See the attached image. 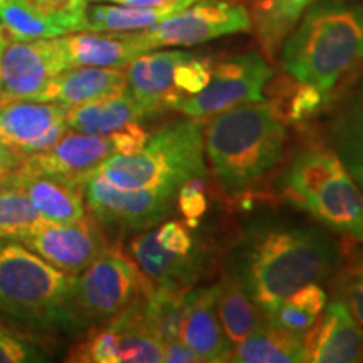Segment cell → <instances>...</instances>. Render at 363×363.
<instances>
[{
    "instance_id": "cell-1",
    "label": "cell",
    "mask_w": 363,
    "mask_h": 363,
    "mask_svg": "<svg viewBox=\"0 0 363 363\" xmlns=\"http://www.w3.org/2000/svg\"><path fill=\"white\" fill-rule=\"evenodd\" d=\"M338 262V246L316 227L256 222L235 242L227 272L271 316L299 288L328 281Z\"/></svg>"
},
{
    "instance_id": "cell-2",
    "label": "cell",
    "mask_w": 363,
    "mask_h": 363,
    "mask_svg": "<svg viewBox=\"0 0 363 363\" xmlns=\"http://www.w3.org/2000/svg\"><path fill=\"white\" fill-rule=\"evenodd\" d=\"M363 65V4L315 0L281 45V66L294 81L330 96Z\"/></svg>"
},
{
    "instance_id": "cell-3",
    "label": "cell",
    "mask_w": 363,
    "mask_h": 363,
    "mask_svg": "<svg viewBox=\"0 0 363 363\" xmlns=\"http://www.w3.org/2000/svg\"><path fill=\"white\" fill-rule=\"evenodd\" d=\"M288 128L278 103L249 101L211 116L206 155L227 194L259 182L283 158Z\"/></svg>"
},
{
    "instance_id": "cell-4",
    "label": "cell",
    "mask_w": 363,
    "mask_h": 363,
    "mask_svg": "<svg viewBox=\"0 0 363 363\" xmlns=\"http://www.w3.org/2000/svg\"><path fill=\"white\" fill-rule=\"evenodd\" d=\"M289 206L340 235L363 242V190L330 147L299 152L279 180Z\"/></svg>"
},
{
    "instance_id": "cell-5",
    "label": "cell",
    "mask_w": 363,
    "mask_h": 363,
    "mask_svg": "<svg viewBox=\"0 0 363 363\" xmlns=\"http://www.w3.org/2000/svg\"><path fill=\"white\" fill-rule=\"evenodd\" d=\"M203 126L202 118L175 121L150 135L140 152L113 155L93 172L121 189L177 192L180 185L207 175Z\"/></svg>"
},
{
    "instance_id": "cell-6",
    "label": "cell",
    "mask_w": 363,
    "mask_h": 363,
    "mask_svg": "<svg viewBox=\"0 0 363 363\" xmlns=\"http://www.w3.org/2000/svg\"><path fill=\"white\" fill-rule=\"evenodd\" d=\"M74 276L57 269L19 240L0 242V313L34 326L69 325Z\"/></svg>"
},
{
    "instance_id": "cell-7",
    "label": "cell",
    "mask_w": 363,
    "mask_h": 363,
    "mask_svg": "<svg viewBox=\"0 0 363 363\" xmlns=\"http://www.w3.org/2000/svg\"><path fill=\"white\" fill-rule=\"evenodd\" d=\"M155 288L130 252L108 246L91 264L74 276L67 306L69 325L88 326L110 320Z\"/></svg>"
},
{
    "instance_id": "cell-8",
    "label": "cell",
    "mask_w": 363,
    "mask_h": 363,
    "mask_svg": "<svg viewBox=\"0 0 363 363\" xmlns=\"http://www.w3.org/2000/svg\"><path fill=\"white\" fill-rule=\"evenodd\" d=\"M150 133L138 123L108 135H88L67 130L43 152L24 157L16 174L59 177L81 185V179L113 155H131L148 142Z\"/></svg>"
},
{
    "instance_id": "cell-9",
    "label": "cell",
    "mask_w": 363,
    "mask_h": 363,
    "mask_svg": "<svg viewBox=\"0 0 363 363\" xmlns=\"http://www.w3.org/2000/svg\"><path fill=\"white\" fill-rule=\"evenodd\" d=\"M143 301L94 325L67 353L74 363H160L163 345L150 325Z\"/></svg>"
},
{
    "instance_id": "cell-10",
    "label": "cell",
    "mask_w": 363,
    "mask_h": 363,
    "mask_svg": "<svg viewBox=\"0 0 363 363\" xmlns=\"http://www.w3.org/2000/svg\"><path fill=\"white\" fill-rule=\"evenodd\" d=\"M251 29V12L239 0H199L160 24L133 33L148 52L162 48H190Z\"/></svg>"
},
{
    "instance_id": "cell-11",
    "label": "cell",
    "mask_w": 363,
    "mask_h": 363,
    "mask_svg": "<svg viewBox=\"0 0 363 363\" xmlns=\"http://www.w3.org/2000/svg\"><path fill=\"white\" fill-rule=\"evenodd\" d=\"M86 211L103 227L145 230L157 225L177 201V192L157 189H121L91 170L81 179Z\"/></svg>"
},
{
    "instance_id": "cell-12",
    "label": "cell",
    "mask_w": 363,
    "mask_h": 363,
    "mask_svg": "<svg viewBox=\"0 0 363 363\" xmlns=\"http://www.w3.org/2000/svg\"><path fill=\"white\" fill-rule=\"evenodd\" d=\"M274 71L259 52L251 51L224 59L212 67L208 84L185 99L179 111L189 118H211L249 101H261L262 89Z\"/></svg>"
},
{
    "instance_id": "cell-13",
    "label": "cell",
    "mask_w": 363,
    "mask_h": 363,
    "mask_svg": "<svg viewBox=\"0 0 363 363\" xmlns=\"http://www.w3.org/2000/svg\"><path fill=\"white\" fill-rule=\"evenodd\" d=\"M21 242L49 264L71 276L84 271L110 246L104 227L91 214L65 224L44 220Z\"/></svg>"
},
{
    "instance_id": "cell-14",
    "label": "cell",
    "mask_w": 363,
    "mask_h": 363,
    "mask_svg": "<svg viewBox=\"0 0 363 363\" xmlns=\"http://www.w3.org/2000/svg\"><path fill=\"white\" fill-rule=\"evenodd\" d=\"M66 69L57 38L7 40L0 66V104L29 99Z\"/></svg>"
},
{
    "instance_id": "cell-15",
    "label": "cell",
    "mask_w": 363,
    "mask_h": 363,
    "mask_svg": "<svg viewBox=\"0 0 363 363\" xmlns=\"http://www.w3.org/2000/svg\"><path fill=\"white\" fill-rule=\"evenodd\" d=\"M88 0H0L9 40L54 39L86 30Z\"/></svg>"
},
{
    "instance_id": "cell-16",
    "label": "cell",
    "mask_w": 363,
    "mask_h": 363,
    "mask_svg": "<svg viewBox=\"0 0 363 363\" xmlns=\"http://www.w3.org/2000/svg\"><path fill=\"white\" fill-rule=\"evenodd\" d=\"M62 104L17 99L0 104V143L22 157L43 152L67 131Z\"/></svg>"
},
{
    "instance_id": "cell-17",
    "label": "cell",
    "mask_w": 363,
    "mask_h": 363,
    "mask_svg": "<svg viewBox=\"0 0 363 363\" xmlns=\"http://www.w3.org/2000/svg\"><path fill=\"white\" fill-rule=\"evenodd\" d=\"M306 362H363V328L345 299L335 294L305 335Z\"/></svg>"
},
{
    "instance_id": "cell-18",
    "label": "cell",
    "mask_w": 363,
    "mask_h": 363,
    "mask_svg": "<svg viewBox=\"0 0 363 363\" xmlns=\"http://www.w3.org/2000/svg\"><path fill=\"white\" fill-rule=\"evenodd\" d=\"M192 52L180 49H153L143 52L125 67L126 91L142 106L147 116H155L167 110H177L174 93L175 69Z\"/></svg>"
},
{
    "instance_id": "cell-19",
    "label": "cell",
    "mask_w": 363,
    "mask_h": 363,
    "mask_svg": "<svg viewBox=\"0 0 363 363\" xmlns=\"http://www.w3.org/2000/svg\"><path fill=\"white\" fill-rule=\"evenodd\" d=\"M217 284L187 289L182 296L179 338L201 362H229L233 345L222 330L217 313Z\"/></svg>"
},
{
    "instance_id": "cell-20",
    "label": "cell",
    "mask_w": 363,
    "mask_h": 363,
    "mask_svg": "<svg viewBox=\"0 0 363 363\" xmlns=\"http://www.w3.org/2000/svg\"><path fill=\"white\" fill-rule=\"evenodd\" d=\"M128 252L155 288L185 293L201 279L206 266L202 251L177 254L157 242L155 230L136 234L128 244Z\"/></svg>"
},
{
    "instance_id": "cell-21",
    "label": "cell",
    "mask_w": 363,
    "mask_h": 363,
    "mask_svg": "<svg viewBox=\"0 0 363 363\" xmlns=\"http://www.w3.org/2000/svg\"><path fill=\"white\" fill-rule=\"evenodd\" d=\"M123 91H126L125 69L79 66L62 71L27 101L74 106Z\"/></svg>"
},
{
    "instance_id": "cell-22",
    "label": "cell",
    "mask_w": 363,
    "mask_h": 363,
    "mask_svg": "<svg viewBox=\"0 0 363 363\" xmlns=\"http://www.w3.org/2000/svg\"><path fill=\"white\" fill-rule=\"evenodd\" d=\"M67 69L79 66L125 69L145 52L135 33H93L81 30L57 38Z\"/></svg>"
},
{
    "instance_id": "cell-23",
    "label": "cell",
    "mask_w": 363,
    "mask_h": 363,
    "mask_svg": "<svg viewBox=\"0 0 363 363\" xmlns=\"http://www.w3.org/2000/svg\"><path fill=\"white\" fill-rule=\"evenodd\" d=\"M9 179L24 190L35 212L45 222L65 224L83 219L88 214L79 184L59 177L21 175L16 172Z\"/></svg>"
},
{
    "instance_id": "cell-24",
    "label": "cell",
    "mask_w": 363,
    "mask_h": 363,
    "mask_svg": "<svg viewBox=\"0 0 363 363\" xmlns=\"http://www.w3.org/2000/svg\"><path fill=\"white\" fill-rule=\"evenodd\" d=\"M147 118L128 91L111 94L94 101L66 108L65 121L67 130L88 135H108L125 126L140 123Z\"/></svg>"
},
{
    "instance_id": "cell-25",
    "label": "cell",
    "mask_w": 363,
    "mask_h": 363,
    "mask_svg": "<svg viewBox=\"0 0 363 363\" xmlns=\"http://www.w3.org/2000/svg\"><path fill=\"white\" fill-rule=\"evenodd\" d=\"M199 0H172L163 6L130 7L116 4L89 2L86 12V30L93 33H133L160 24L177 12L184 11Z\"/></svg>"
},
{
    "instance_id": "cell-26",
    "label": "cell",
    "mask_w": 363,
    "mask_h": 363,
    "mask_svg": "<svg viewBox=\"0 0 363 363\" xmlns=\"http://www.w3.org/2000/svg\"><path fill=\"white\" fill-rule=\"evenodd\" d=\"M235 363H298L306 362L305 335L293 333L266 321L247 338L234 345L230 360Z\"/></svg>"
},
{
    "instance_id": "cell-27",
    "label": "cell",
    "mask_w": 363,
    "mask_h": 363,
    "mask_svg": "<svg viewBox=\"0 0 363 363\" xmlns=\"http://www.w3.org/2000/svg\"><path fill=\"white\" fill-rule=\"evenodd\" d=\"M328 140L330 148L363 190V84L331 120Z\"/></svg>"
},
{
    "instance_id": "cell-28",
    "label": "cell",
    "mask_w": 363,
    "mask_h": 363,
    "mask_svg": "<svg viewBox=\"0 0 363 363\" xmlns=\"http://www.w3.org/2000/svg\"><path fill=\"white\" fill-rule=\"evenodd\" d=\"M216 303L222 330L233 347L259 328L267 318L230 272L217 283Z\"/></svg>"
},
{
    "instance_id": "cell-29",
    "label": "cell",
    "mask_w": 363,
    "mask_h": 363,
    "mask_svg": "<svg viewBox=\"0 0 363 363\" xmlns=\"http://www.w3.org/2000/svg\"><path fill=\"white\" fill-rule=\"evenodd\" d=\"M315 0H257L252 26L256 24L261 48L269 59L278 54L284 39Z\"/></svg>"
},
{
    "instance_id": "cell-30",
    "label": "cell",
    "mask_w": 363,
    "mask_h": 363,
    "mask_svg": "<svg viewBox=\"0 0 363 363\" xmlns=\"http://www.w3.org/2000/svg\"><path fill=\"white\" fill-rule=\"evenodd\" d=\"M24 190L6 177L0 180V242L21 240L43 224Z\"/></svg>"
},
{
    "instance_id": "cell-31",
    "label": "cell",
    "mask_w": 363,
    "mask_h": 363,
    "mask_svg": "<svg viewBox=\"0 0 363 363\" xmlns=\"http://www.w3.org/2000/svg\"><path fill=\"white\" fill-rule=\"evenodd\" d=\"M212 67H214V62L211 59L197 57L195 54L185 59L184 62H180L179 67L175 69L174 78V93L179 106L185 99L195 96L206 88L208 81H211ZM179 106H177V110H179Z\"/></svg>"
},
{
    "instance_id": "cell-32",
    "label": "cell",
    "mask_w": 363,
    "mask_h": 363,
    "mask_svg": "<svg viewBox=\"0 0 363 363\" xmlns=\"http://www.w3.org/2000/svg\"><path fill=\"white\" fill-rule=\"evenodd\" d=\"M38 342L7 323H0V363L43 362Z\"/></svg>"
},
{
    "instance_id": "cell-33",
    "label": "cell",
    "mask_w": 363,
    "mask_h": 363,
    "mask_svg": "<svg viewBox=\"0 0 363 363\" xmlns=\"http://www.w3.org/2000/svg\"><path fill=\"white\" fill-rule=\"evenodd\" d=\"M293 89L291 96L288 98V106H286L284 118L289 121H303L306 118L315 115L320 110L321 104L325 103V96L318 91L315 86L299 83Z\"/></svg>"
},
{
    "instance_id": "cell-34",
    "label": "cell",
    "mask_w": 363,
    "mask_h": 363,
    "mask_svg": "<svg viewBox=\"0 0 363 363\" xmlns=\"http://www.w3.org/2000/svg\"><path fill=\"white\" fill-rule=\"evenodd\" d=\"M340 296L345 299L352 315L363 328V262L348 266L342 274Z\"/></svg>"
},
{
    "instance_id": "cell-35",
    "label": "cell",
    "mask_w": 363,
    "mask_h": 363,
    "mask_svg": "<svg viewBox=\"0 0 363 363\" xmlns=\"http://www.w3.org/2000/svg\"><path fill=\"white\" fill-rule=\"evenodd\" d=\"M153 230H155L157 242L172 252L190 254L197 249L192 234L189 233V225L180 224L177 220H169L163 222Z\"/></svg>"
},
{
    "instance_id": "cell-36",
    "label": "cell",
    "mask_w": 363,
    "mask_h": 363,
    "mask_svg": "<svg viewBox=\"0 0 363 363\" xmlns=\"http://www.w3.org/2000/svg\"><path fill=\"white\" fill-rule=\"evenodd\" d=\"M316 318L318 316L308 315V313L298 310L296 306L291 305V303L286 299L278 310L272 313L271 316H267V320H269L272 325L279 326V328L293 331V333L306 335V331L315 325Z\"/></svg>"
},
{
    "instance_id": "cell-37",
    "label": "cell",
    "mask_w": 363,
    "mask_h": 363,
    "mask_svg": "<svg viewBox=\"0 0 363 363\" xmlns=\"http://www.w3.org/2000/svg\"><path fill=\"white\" fill-rule=\"evenodd\" d=\"M177 203H179V208L185 220L199 219L207 211V197L203 190L199 187L197 180L180 185L179 190H177Z\"/></svg>"
},
{
    "instance_id": "cell-38",
    "label": "cell",
    "mask_w": 363,
    "mask_h": 363,
    "mask_svg": "<svg viewBox=\"0 0 363 363\" xmlns=\"http://www.w3.org/2000/svg\"><path fill=\"white\" fill-rule=\"evenodd\" d=\"M288 301L308 315L320 316V313L325 310L326 303H328V296L320 283H310L294 291L288 298Z\"/></svg>"
},
{
    "instance_id": "cell-39",
    "label": "cell",
    "mask_w": 363,
    "mask_h": 363,
    "mask_svg": "<svg viewBox=\"0 0 363 363\" xmlns=\"http://www.w3.org/2000/svg\"><path fill=\"white\" fill-rule=\"evenodd\" d=\"M163 362L167 363H197L201 358L195 355L194 350L182 342L180 338L163 343Z\"/></svg>"
},
{
    "instance_id": "cell-40",
    "label": "cell",
    "mask_w": 363,
    "mask_h": 363,
    "mask_svg": "<svg viewBox=\"0 0 363 363\" xmlns=\"http://www.w3.org/2000/svg\"><path fill=\"white\" fill-rule=\"evenodd\" d=\"M22 160H24V157L0 143V180L12 175L13 172L19 169Z\"/></svg>"
},
{
    "instance_id": "cell-41",
    "label": "cell",
    "mask_w": 363,
    "mask_h": 363,
    "mask_svg": "<svg viewBox=\"0 0 363 363\" xmlns=\"http://www.w3.org/2000/svg\"><path fill=\"white\" fill-rule=\"evenodd\" d=\"M91 2L116 4V6H130V7H153V6H163V4L172 2V0H91Z\"/></svg>"
},
{
    "instance_id": "cell-42",
    "label": "cell",
    "mask_w": 363,
    "mask_h": 363,
    "mask_svg": "<svg viewBox=\"0 0 363 363\" xmlns=\"http://www.w3.org/2000/svg\"><path fill=\"white\" fill-rule=\"evenodd\" d=\"M7 40L9 38H7L6 29H4V26L0 24V66H2V56H4V49H6L7 45Z\"/></svg>"
}]
</instances>
